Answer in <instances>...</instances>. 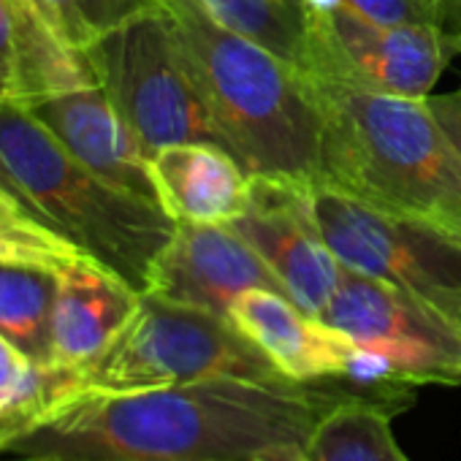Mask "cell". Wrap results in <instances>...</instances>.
I'll use <instances>...</instances> for the list:
<instances>
[{"mask_svg":"<svg viewBox=\"0 0 461 461\" xmlns=\"http://www.w3.org/2000/svg\"><path fill=\"white\" fill-rule=\"evenodd\" d=\"M453 323H456V326H458V329H461V310H458V312H456V315H453Z\"/></svg>","mask_w":461,"mask_h":461,"instance_id":"cell-30","label":"cell"},{"mask_svg":"<svg viewBox=\"0 0 461 461\" xmlns=\"http://www.w3.org/2000/svg\"><path fill=\"white\" fill-rule=\"evenodd\" d=\"M14 6H23V4H31V0H12Z\"/></svg>","mask_w":461,"mask_h":461,"instance_id":"cell-31","label":"cell"},{"mask_svg":"<svg viewBox=\"0 0 461 461\" xmlns=\"http://www.w3.org/2000/svg\"><path fill=\"white\" fill-rule=\"evenodd\" d=\"M225 225L267 261L299 310L321 318L339 285L342 264L312 222L299 182L250 176L245 212Z\"/></svg>","mask_w":461,"mask_h":461,"instance_id":"cell-10","label":"cell"},{"mask_svg":"<svg viewBox=\"0 0 461 461\" xmlns=\"http://www.w3.org/2000/svg\"><path fill=\"white\" fill-rule=\"evenodd\" d=\"M234 461H248V458H234Z\"/></svg>","mask_w":461,"mask_h":461,"instance_id":"cell-32","label":"cell"},{"mask_svg":"<svg viewBox=\"0 0 461 461\" xmlns=\"http://www.w3.org/2000/svg\"><path fill=\"white\" fill-rule=\"evenodd\" d=\"M141 294L93 258L58 275L52 307V366L82 369L95 361L133 318Z\"/></svg>","mask_w":461,"mask_h":461,"instance_id":"cell-14","label":"cell"},{"mask_svg":"<svg viewBox=\"0 0 461 461\" xmlns=\"http://www.w3.org/2000/svg\"><path fill=\"white\" fill-rule=\"evenodd\" d=\"M209 377L288 380L228 318L152 294L112 345L74 372L77 393H128Z\"/></svg>","mask_w":461,"mask_h":461,"instance_id":"cell-5","label":"cell"},{"mask_svg":"<svg viewBox=\"0 0 461 461\" xmlns=\"http://www.w3.org/2000/svg\"><path fill=\"white\" fill-rule=\"evenodd\" d=\"M456 55L458 50L445 31L380 25L342 6L310 23L304 68L315 66L391 95L426 98Z\"/></svg>","mask_w":461,"mask_h":461,"instance_id":"cell-9","label":"cell"},{"mask_svg":"<svg viewBox=\"0 0 461 461\" xmlns=\"http://www.w3.org/2000/svg\"><path fill=\"white\" fill-rule=\"evenodd\" d=\"M0 198L12 201L85 256L149 291L176 220L87 171L23 104L0 98Z\"/></svg>","mask_w":461,"mask_h":461,"instance_id":"cell-4","label":"cell"},{"mask_svg":"<svg viewBox=\"0 0 461 461\" xmlns=\"http://www.w3.org/2000/svg\"><path fill=\"white\" fill-rule=\"evenodd\" d=\"M445 33L456 44L461 55V0H447V20H445Z\"/></svg>","mask_w":461,"mask_h":461,"instance_id":"cell-27","label":"cell"},{"mask_svg":"<svg viewBox=\"0 0 461 461\" xmlns=\"http://www.w3.org/2000/svg\"><path fill=\"white\" fill-rule=\"evenodd\" d=\"M171 17L193 85L220 144L250 176L321 179V114L302 74L220 28L198 0H158Z\"/></svg>","mask_w":461,"mask_h":461,"instance_id":"cell-3","label":"cell"},{"mask_svg":"<svg viewBox=\"0 0 461 461\" xmlns=\"http://www.w3.org/2000/svg\"><path fill=\"white\" fill-rule=\"evenodd\" d=\"M348 6L380 25L445 31L447 20V0H348Z\"/></svg>","mask_w":461,"mask_h":461,"instance_id":"cell-22","label":"cell"},{"mask_svg":"<svg viewBox=\"0 0 461 461\" xmlns=\"http://www.w3.org/2000/svg\"><path fill=\"white\" fill-rule=\"evenodd\" d=\"M426 104H429L442 136L447 139L453 155L461 163V90L442 93V95H426Z\"/></svg>","mask_w":461,"mask_h":461,"instance_id":"cell-23","label":"cell"},{"mask_svg":"<svg viewBox=\"0 0 461 461\" xmlns=\"http://www.w3.org/2000/svg\"><path fill=\"white\" fill-rule=\"evenodd\" d=\"M85 256L79 248L66 242L52 228L0 198V264L4 267H31L60 275Z\"/></svg>","mask_w":461,"mask_h":461,"instance_id":"cell-20","label":"cell"},{"mask_svg":"<svg viewBox=\"0 0 461 461\" xmlns=\"http://www.w3.org/2000/svg\"><path fill=\"white\" fill-rule=\"evenodd\" d=\"M412 402V388H361L334 404L304 439L310 461H410L391 418Z\"/></svg>","mask_w":461,"mask_h":461,"instance_id":"cell-16","label":"cell"},{"mask_svg":"<svg viewBox=\"0 0 461 461\" xmlns=\"http://www.w3.org/2000/svg\"><path fill=\"white\" fill-rule=\"evenodd\" d=\"M434 225H439L445 234H450L456 242H461V212H456V214H447V217H442V220H434Z\"/></svg>","mask_w":461,"mask_h":461,"instance_id":"cell-28","label":"cell"},{"mask_svg":"<svg viewBox=\"0 0 461 461\" xmlns=\"http://www.w3.org/2000/svg\"><path fill=\"white\" fill-rule=\"evenodd\" d=\"M302 201L345 269L404 288L450 321L461 310V242L439 225L366 206L326 179L302 185Z\"/></svg>","mask_w":461,"mask_h":461,"instance_id":"cell-7","label":"cell"},{"mask_svg":"<svg viewBox=\"0 0 461 461\" xmlns=\"http://www.w3.org/2000/svg\"><path fill=\"white\" fill-rule=\"evenodd\" d=\"M149 163L160 203L176 222L225 225L250 201V174L220 144H171Z\"/></svg>","mask_w":461,"mask_h":461,"instance_id":"cell-15","label":"cell"},{"mask_svg":"<svg viewBox=\"0 0 461 461\" xmlns=\"http://www.w3.org/2000/svg\"><path fill=\"white\" fill-rule=\"evenodd\" d=\"M350 383L209 377L128 393H77L0 445V456L52 461H234L304 445Z\"/></svg>","mask_w":461,"mask_h":461,"instance_id":"cell-1","label":"cell"},{"mask_svg":"<svg viewBox=\"0 0 461 461\" xmlns=\"http://www.w3.org/2000/svg\"><path fill=\"white\" fill-rule=\"evenodd\" d=\"M321 321L350 342L391 356L418 385L461 383V329L404 288L342 267Z\"/></svg>","mask_w":461,"mask_h":461,"instance_id":"cell-8","label":"cell"},{"mask_svg":"<svg viewBox=\"0 0 461 461\" xmlns=\"http://www.w3.org/2000/svg\"><path fill=\"white\" fill-rule=\"evenodd\" d=\"M302 6H304L307 17L312 23V20H323V17L334 14L337 9L348 6V0H302Z\"/></svg>","mask_w":461,"mask_h":461,"instance_id":"cell-26","label":"cell"},{"mask_svg":"<svg viewBox=\"0 0 461 461\" xmlns=\"http://www.w3.org/2000/svg\"><path fill=\"white\" fill-rule=\"evenodd\" d=\"M31 6L63 44L85 52L125 20L158 6V0H31Z\"/></svg>","mask_w":461,"mask_h":461,"instance_id":"cell-21","label":"cell"},{"mask_svg":"<svg viewBox=\"0 0 461 461\" xmlns=\"http://www.w3.org/2000/svg\"><path fill=\"white\" fill-rule=\"evenodd\" d=\"M248 461H310L304 445H275L267 447L256 456H250Z\"/></svg>","mask_w":461,"mask_h":461,"instance_id":"cell-25","label":"cell"},{"mask_svg":"<svg viewBox=\"0 0 461 461\" xmlns=\"http://www.w3.org/2000/svg\"><path fill=\"white\" fill-rule=\"evenodd\" d=\"M285 294L267 261L228 225L176 222L174 240L152 269V296L228 318L245 291Z\"/></svg>","mask_w":461,"mask_h":461,"instance_id":"cell-11","label":"cell"},{"mask_svg":"<svg viewBox=\"0 0 461 461\" xmlns=\"http://www.w3.org/2000/svg\"><path fill=\"white\" fill-rule=\"evenodd\" d=\"M0 461H52V458H20V456H0Z\"/></svg>","mask_w":461,"mask_h":461,"instance_id":"cell-29","label":"cell"},{"mask_svg":"<svg viewBox=\"0 0 461 461\" xmlns=\"http://www.w3.org/2000/svg\"><path fill=\"white\" fill-rule=\"evenodd\" d=\"M23 104L87 171L141 201L160 203L149 155L98 85Z\"/></svg>","mask_w":461,"mask_h":461,"instance_id":"cell-12","label":"cell"},{"mask_svg":"<svg viewBox=\"0 0 461 461\" xmlns=\"http://www.w3.org/2000/svg\"><path fill=\"white\" fill-rule=\"evenodd\" d=\"M55 294V272L0 264V334L44 366H52Z\"/></svg>","mask_w":461,"mask_h":461,"instance_id":"cell-18","label":"cell"},{"mask_svg":"<svg viewBox=\"0 0 461 461\" xmlns=\"http://www.w3.org/2000/svg\"><path fill=\"white\" fill-rule=\"evenodd\" d=\"M321 114V179L388 214L442 220L461 212V163L426 98L369 90L307 66Z\"/></svg>","mask_w":461,"mask_h":461,"instance_id":"cell-2","label":"cell"},{"mask_svg":"<svg viewBox=\"0 0 461 461\" xmlns=\"http://www.w3.org/2000/svg\"><path fill=\"white\" fill-rule=\"evenodd\" d=\"M234 323L294 383L339 380L350 339L299 310L285 294L253 288L230 304Z\"/></svg>","mask_w":461,"mask_h":461,"instance_id":"cell-13","label":"cell"},{"mask_svg":"<svg viewBox=\"0 0 461 461\" xmlns=\"http://www.w3.org/2000/svg\"><path fill=\"white\" fill-rule=\"evenodd\" d=\"M14 4L12 0H0V98H9L12 87V68H14Z\"/></svg>","mask_w":461,"mask_h":461,"instance_id":"cell-24","label":"cell"},{"mask_svg":"<svg viewBox=\"0 0 461 461\" xmlns=\"http://www.w3.org/2000/svg\"><path fill=\"white\" fill-rule=\"evenodd\" d=\"M85 58L149 158L171 144H220L160 4L101 36Z\"/></svg>","mask_w":461,"mask_h":461,"instance_id":"cell-6","label":"cell"},{"mask_svg":"<svg viewBox=\"0 0 461 461\" xmlns=\"http://www.w3.org/2000/svg\"><path fill=\"white\" fill-rule=\"evenodd\" d=\"M68 396H74L71 369L36 364L0 334V445Z\"/></svg>","mask_w":461,"mask_h":461,"instance_id":"cell-19","label":"cell"},{"mask_svg":"<svg viewBox=\"0 0 461 461\" xmlns=\"http://www.w3.org/2000/svg\"><path fill=\"white\" fill-rule=\"evenodd\" d=\"M203 12L225 31L237 33L296 71L310 55V17L302 0H198Z\"/></svg>","mask_w":461,"mask_h":461,"instance_id":"cell-17","label":"cell"}]
</instances>
